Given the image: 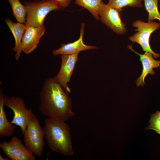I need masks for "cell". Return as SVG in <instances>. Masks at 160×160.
Returning a JSON list of instances; mask_svg holds the SVG:
<instances>
[{"label": "cell", "instance_id": "obj_21", "mask_svg": "<svg viewBox=\"0 0 160 160\" xmlns=\"http://www.w3.org/2000/svg\"><path fill=\"white\" fill-rule=\"evenodd\" d=\"M9 158L8 157H7L6 158H4L0 154V160H9Z\"/></svg>", "mask_w": 160, "mask_h": 160}, {"label": "cell", "instance_id": "obj_9", "mask_svg": "<svg viewBox=\"0 0 160 160\" xmlns=\"http://www.w3.org/2000/svg\"><path fill=\"white\" fill-rule=\"evenodd\" d=\"M79 53L61 55V64L60 69L57 74L53 78L68 93L71 92L68 83L70 81L76 63L79 60Z\"/></svg>", "mask_w": 160, "mask_h": 160}, {"label": "cell", "instance_id": "obj_8", "mask_svg": "<svg viewBox=\"0 0 160 160\" xmlns=\"http://www.w3.org/2000/svg\"><path fill=\"white\" fill-rule=\"evenodd\" d=\"M0 148L7 156L12 160H35L33 154L22 143L16 136L7 142L0 143Z\"/></svg>", "mask_w": 160, "mask_h": 160}, {"label": "cell", "instance_id": "obj_10", "mask_svg": "<svg viewBox=\"0 0 160 160\" xmlns=\"http://www.w3.org/2000/svg\"><path fill=\"white\" fill-rule=\"evenodd\" d=\"M46 31L44 26L35 27L26 25L22 40V51L27 54L33 52L37 47L40 39Z\"/></svg>", "mask_w": 160, "mask_h": 160}, {"label": "cell", "instance_id": "obj_3", "mask_svg": "<svg viewBox=\"0 0 160 160\" xmlns=\"http://www.w3.org/2000/svg\"><path fill=\"white\" fill-rule=\"evenodd\" d=\"M26 9V25L35 27L44 26V21L47 15L53 11L63 10L64 8L54 0H35L24 2Z\"/></svg>", "mask_w": 160, "mask_h": 160}, {"label": "cell", "instance_id": "obj_20", "mask_svg": "<svg viewBox=\"0 0 160 160\" xmlns=\"http://www.w3.org/2000/svg\"><path fill=\"white\" fill-rule=\"evenodd\" d=\"M58 4L64 8L68 6L71 0H54Z\"/></svg>", "mask_w": 160, "mask_h": 160}, {"label": "cell", "instance_id": "obj_17", "mask_svg": "<svg viewBox=\"0 0 160 160\" xmlns=\"http://www.w3.org/2000/svg\"><path fill=\"white\" fill-rule=\"evenodd\" d=\"M108 4L119 12L121 11L125 7H141L143 0H108Z\"/></svg>", "mask_w": 160, "mask_h": 160}, {"label": "cell", "instance_id": "obj_5", "mask_svg": "<svg viewBox=\"0 0 160 160\" xmlns=\"http://www.w3.org/2000/svg\"><path fill=\"white\" fill-rule=\"evenodd\" d=\"M132 26L136 28V31L132 36L129 37V39L132 43H137L141 47L143 51L151 53L155 58L160 56L151 49L150 44V38L151 34L160 27V23L156 22H145L137 20L133 22Z\"/></svg>", "mask_w": 160, "mask_h": 160}, {"label": "cell", "instance_id": "obj_4", "mask_svg": "<svg viewBox=\"0 0 160 160\" xmlns=\"http://www.w3.org/2000/svg\"><path fill=\"white\" fill-rule=\"evenodd\" d=\"M4 105L11 109L14 116L11 123L19 126L24 135L28 124L36 116L31 109L26 108L24 100L20 97L12 96L7 97L3 94Z\"/></svg>", "mask_w": 160, "mask_h": 160}, {"label": "cell", "instance_id": "obj_11", "mask_svg": "<svg viewBox=\"0 0 160 160\" xmlns=\"http://www.w3.org/2000/svg\"><path fill=\"white\" fill-rule=\"evenodd\" d=\"M127 48L137 54L140 57V60L143 66V70L140 76L135 82L137 87H143L145 84V77L148 74L154 75L155 72L153 68H158L160 67V60H155L153 55L148 52H145L141 54L135 51L132 48V45L127 46Z\"/></svg>", "mask_w": 160, "mask_h": 160}, {"label": "cell", "instance_id": "obj_7", "mask_svg": "<svg viewBox=\"0 0 160 160\" xmlns=\"http://www.w3.org/2000/svg\"><path fill=\"white\" fill-rule=\"evenodd\" d=\"M100 20L117 35L124 34L127 31L126 24L121 20L119 12L108 4L103 1L100 7Z\"/></svg>", "mask_w": 160, "mask_h": 160}, {"label": "cell", "instance_id": "obj_18", "mask_svg": "<svg viewBox=\"0 0 160 160\" xmlns=\"http://www.w3.org/2000/svg\"><path fill=\"white\" fill-rule=\"evenodd\" d=\"M145 8L148 13V22H151L156 20L160 22V13L158 10V0H143Z\"/></svg>", "mask_w": 160, "mask_h": 160}, {"label": "cell", "instance_id": "obj_1", "mask_svg": "<svg viewBox=\"0 0 160 160\" xmlns=\"http://www.w3.org/2000/svg\"><path fill=\"white\" fill-rule=\"evenodd\" d=\"M64 90L53 78L44 80L39 93V110L42 114L65 122L75 115L71 110V99Z\"/></svg>", "mask_w": 160, "mask_h": 160}, {"label": "cell", "instance_id": "obj_12", "mask_svg": "<svg viewBox=\"0 0 160 160\" xmlns=\"http://www.w3.org/2000/svg\"><path fill=\"white\" fill-rule=\"evenodd\" d=\"M85 26L84 23H81L80 35L78 40L72 43L62 44L60 48L52 51L53 55L56 56L59 55H71L79 53L83 51L97 49L95 46L87 45L84 43L83 39Z\"/></svg>", "mask_w": 160, "mask_h": 160}, {"label": "cell", "instance_id": "obj_19", "mask_svg": "<svg viewBox=\"0 0 160 160\" xmlns=\"http://www.w3.org/2000/svg\"><path fill=\"white\" fill-rule=\"evenodd\" d=\"M149 123L150 124L146 128L147 130L152 129L160 134V112L156 111L153 114L151 115V119Z\"/></svg>", "mask_w": 160, "mask_h": 160}, {"label": "cell", "instance_id": "obj_2", "mask_svg": "<svg viewBox=\"0 0 160 160\" xmlns=\"http://www.w3.org/2000/svg\"><path fill=\"white\" fill-rule=\"evenodd\" d=\"M43 129L47 144L52 150L65 156L74 154L70 129L65 121L47 118Z\"/></svg>", "mask_w": 160, "mask_h": 160}, {"label": "cell", "instance_id": "obj_13", "mask_svg": "<svg viewBox=\"0 0 160 160\" xmlns=\"http://www.w3.org/2000/svg\"><path fill=\"white\" fill-rule=\"evenodd\" d=\"M4 21L12 33L15 40V46L12 49L15 52V58L17 61L20 58L21 50V42L26 25L24 23L13 22L10 19H4Z\"/></svg>", "mask_w": 160, "mask_h": 160}, {"label": "cell", "instance_id": "obj_6", "mask_svg": "<svg viewBox=\"0 0 160 160\" xmlns=\"http://www.w3.org/2000/svg\"><path fill=\"white\" fill-rule=\"evenodd\" d=\"M23 135L25 147L33 154L41 157L44 150L45 133L36 116L29 123Z\"/></svg>", "mask_w": 160, "mask_h": 160}, {"label": "cell", "instance_id": "obj_16", "mask_svg": "<svg viewBox=\"0 0 160 160\" xmlns=\"http://www.w3.org/2000/svg\"><path fill=\"white\" fill-rule=\"evenodd\" d=\"M10 5L12 14L18 22L25 24L26 16V7L19 0H7Z\"/></svg>", "mask_w": 160, "mask_h": 160}, {"label": "cell", "instance_id": "obj_14", "mask_svg": "<svg viewBox=\"0 0 160 160\" xmlns=\"http://www.w3.org/2000/svg\"><path fill=\"white\" fill-rule=\"evenodd\" d=\"M3 93L1 87L0 90V138L13 135L16 128L15 124L9 122L6 117L4 110Z\"/></svg>", "mask_w": 160, "mask_h": 160}, {"label": "cell", "instance_id": "obj_15", "mask_svg": "<svg viewBox=\"0 0 160 160\" xmlns=\"http://www.w3.org/2000/svg\"><path fill=\"white\" fill-rule=\"evenodd\" d=\"M74 3L87 9L97 20H99L98 10L102 0H74Z\"/></svg>", "mask_w": 160, "mask_h": 160}]
</instances>
